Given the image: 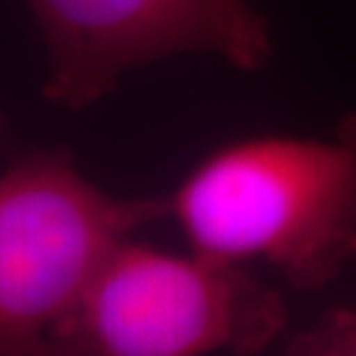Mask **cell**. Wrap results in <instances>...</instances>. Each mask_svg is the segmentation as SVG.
I'll list each match as a JSON object with an SVG mask.
<instances>
[{
  "mask_svg": "<svg viewBox=\"0 0 356 356\" xmlns=\"http://www.w3.org/2000/svg\"><path fill=\"white\" fill-rule=\"evenodd\" d=\"M188 248L268 264L296 291L329 287L356 261V113L326 139L264 134L211 151L167 197Z\"/></svg>",
  "mask_w": 356,
  "mask_h": 356,
  "instance_id": "cell-1",
  "label": "cell"
},
{
  "mask_svg": "<svg viewBox=\"0 0 356 356\" xmlns=\"http://www.w3.org/2000/svg\"><path fill=\"white\" fill-rule=\"evenodd\" d=\"M284 324V298L245 266L127 238L63 322L51 354H259Z\"/></svg>",
  "mask_w": 356,
  "mask_h": 356,
  "instance_id": "cell-3",
  "label": "cell"
},
{
  "mask_svg": "<svg viewBox=\"0 0 356 356\" xmlns=\"http://www.w3.org/2000/svg\"><path fill=\"white\" fill-rule=\"evenodd\" d=\"M167 218V197H116L70 151H33L0 174V356L54 338L120 243Z\"/></svg>",
  "mask_w": 356,
  "mask_h": 356,
  "instance_id": "cell-2",
  "label": "cell"
},
{
  "mask_svg": "<svg viewBox=\"0 0 356 356\" xmlns=\"http://www.w3.org/2000/svg\"><path fill=\"white\" fill-rule=\"evenodd\" d=\"M47 51L42 95L81 111L120 79L181 54H216L241 72L273 56L266 17L250 0H26Z\"/></svg>",
  "mask_w": 356,
  "mask_h": 356,
  "instance_id": "cell-4",
  "label": "cell"
},
{
  "mask_svg": "<svg viewBox=\"0 0 356 356\" xmlns=\"http://www.w3.org/2000/svg\"><path fill=\"white\" fill-rule=\"evenodd\" d=\"M5 134H7V118H5V111H3V106H0V144H3Z\"/></svg>",
  "mask_w": 356,
  "mask_h": 356,
  "instance_id": "cell-5",
  "label": "cell"
}]
</instances>
